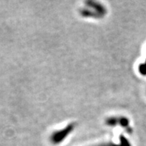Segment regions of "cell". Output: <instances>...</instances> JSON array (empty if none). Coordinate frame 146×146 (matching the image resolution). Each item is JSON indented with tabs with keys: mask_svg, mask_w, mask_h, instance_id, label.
<instances>
[{
	"mask_svg": "<svg viewBox=\"0 0 146 146\" xmlns=\"http://www.w3.org/2000/svg\"><path fill=\"white\" fill-rule=\"evenodd\" d=\"M106 123L108 124L109 126H115L116 125L119 124L121 126H127L129 123L128 119H126V118H110V119H108L106 121Z\"/></svg>",
	"mask_w": 146,
	"mask_h": 146,
	"instance_id": "7a4b0ae2",
	"label": "cell"
},
{
	"mask_svg": "<svg viewBox=\"0 0 146 146\" xmlns=\"http://www.w3.org/2000/svg\"><path fill=\"white\" fill-rule=\"evenodd\" d=\"M139 72L143 75H146V61L139 66Z\"/></svg>",
	"mask_w": 146,
	"mask_h": 146,
	"instance_id": "277c9868",
	"label": "cell"
},
{
	"mask_svg": "<svg viewBox=\"0 0 146 146\" xmlns=\"http://www.w3.org/2000/svg\"><path fill=\"white\" fill-rule=\"evenodd\" d=\"M98 146H131V145H130L128 141H127L123 136H121V138H120V145L108 143V144H103Z\"/></svg>",
	"mask_w": 146,
	"mask_h": 146,
	"instance_id": "3957f363",
	"label": "cell"
},
{
	"mask_svg": "<svg viewBox=\"0 0 146 146\" xmlns=\"http://www.w3.org/2000/svg\"><path fill=\"white\" fill-rule=\"evenodd\" d=\"M75 124H70L66 127L65 128H64L63 130H60V131H56L54 132L53 134L52 135L51 137V139H52V142L57 144L58 142H61L67 137L69 133H71L72 132V131L75 128Z\"/></svg>",
	"mask_w": 146,
	"mask_h": 146,
	"instance_id": "6da1fadb",
	"label": "cell"
}]
</instances>
